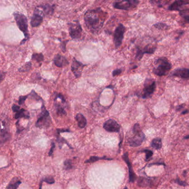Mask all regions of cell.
Returning a JSON list of instances; mask_svg holds the SVG:
<instances>
[{
  "label": "cell",
  "mask_w": 189,
  "mask_h": 189,
  "mask_svg": "<svg viewBox=\"0 0 189 189\" xmlns=\"http://www.w3.org/2000/svg\"><path fill=\"white\" fill-rule=\"evenodd\" d=\"M107 16L108 14L101 8L89 9L84 15L85 25L92 33H97L103 27Z\"/></svg>",
  "instance_id": "1"
},
{
  "label": "cell",
  "mask_w": 189,
  "mask_h": 189,
  "mask_svg": "<svg viewBox=\"0 0 189 189\" xmlns=\"http://www.w3.org/2000/svg\"><path fill=\"white\" fill-rule=\"evenodd\" d=\"M14 16L19 29L22 32L25 37L24 40L21 42V45H22L25 43L29 37L28 29V19L24 14H21L18 12H14Z\"/></svg>",
  "instance_id": "2"
},
{
  "label": "cell",
  "mask_w": 189,
  "mask_h": 189,
  "mask_svg": "<svg viewBox=\"0 0 189 189\" xmlns=\"http://www.w3.org/2000/svg\"><path fill=\"white\" fill-rule=\"evenodd\" d=\"M155 67L153 69V73L158 76H165L171 68V64L165 57L158 59L155 62Z\"/></svg>",
  "instance_id": "3"
},
{
  "label": "cell",
  "mask_w": 189,
  "mask_h": 189,
  "mask_svg": "<svg viewBox=\"0 0 189 189\" xmlns=\"http://www.w3.org/2000/svg\"><path fill=\"white\" fill-rule=\"evenodd\" d=\"M51 123V118L50 117L49 113L46 109L44 104L42 107V112L38 118L36 126L39 128H48L49 127Z\"/></svg>",
  "instance_id": "4"
},
{
  "label": "cell",
  "mask_w": 189,
  "mask_h": 189,
  "mask_svg": "<svg viewBox=\"0 0 189 189\" xmlns=\"http://www.w3.org/2000/svg\"><path fill=\"white\" fill-rule=\"evenodd\" d=\"M67 106V102L64 97L61 93L55 94L54 97V107L57 113L59 115H65L67 112L65 110V108Z\"/></svg>",
  "instance_id": "5"
},
{
  "label": "cell",
  "mask_w": 189,
  "mask_h": 189,
  "mask_svg": "<svg viewBox=\"0 0 189 189\" xmlns=\"http://www.w3.org/2000/svg\"><path fill=\"white\" fill-rule=\"evenodd\" d=\"M69 31L70 36L74 40H79L81 38L82 32V28L81 25L78 21H75L74 23H68Z\"/></svg>",
  "instance_id": "6"
},
{
  "label": "cell",
  "mask_w": 189,
  "mask_h": 189,
  "mask_svg": "<svg viewBox=\"0 0 189 189\" xmlns=\"http://www.w3.org/2000/svg\"><path fill=\"white\" fill-rule=\"evenodd\" d=\"M140 4L137 0H125L116 2L113 4V7L116 9L130 10L134 9Z\"/></svg>",
  "instance_id": "7"
},
{
  "label": "cell",
  "mask_w": 189,
  "mask_h": 189,
  "mask_svg": "<svg viewBox=\"0 0 189 189\" xmlns=\"http://www.w3.org/2000/svg\"><path fill=\"white\" fill-rule=\"evenodd\" d=\"M126 32V27L122 23H120L116 27L114 32L113 41L115 48H118L122 44V41L124 38V35Z\"/></svg>",
  "instance_id": "8"
},
{
  "label": "cell",
  "mask_w": 189,
  "mask_h": 189,
  "mask_svg": "<svg viewBox=\"0 0 189 189\" xmlns=\"http://www.w3.org/2000/svg\"><path fill=\"white\" fill-rule=\"evenodd\" d=\"M156 88V83L154 79H147L144 84L142 98L147 99L150 98Z\"/></svg>",
  "instance_id": "9"
},
{
  "label": "cell",
  "mask_w": 189,
  "mask_h": 189,
  "mask_svg": "<svg viewBox=\"0 0 189 189\" xmlns=\"http://www.w3.org/2000/svg\"><path fill=\"white\" fill-rule=\"evenodd\" d=\"M11 138L8 123L5 120L0 122V144H4Z\"/></svg>",
  "instance_id": "10"
},
{
  "label": "cell",
  "mask_w": 189,
  "mask_h": 189,
  "mask_svg": "<svg viewBox=\"0 0 189 189\" xmlns=\"http://www.w3.org/2000/svg\"><path fill=\"white\" fill-rule=\"evenodd\" d=\"M44 14L41 9H36L34 10L31 21V27H37L39 26L43 21Z\"/></svg>",
  "instance_id": "11"
},
{
  "label": "cell",
  "mask_w": 189,
  "mask_h": 189,
  "mask_svg": "<svg viewBox=\"0 0 189 189\" xmlns=\"http://www.w3.org/2000/svg\"><path fill=\"white\" fill-rule=\"evenodd\" d=\"M145 139L144 133L140 131L138 133H135L134 136L128 140L129 145L132 147H137L140 146Z\"/></svg>",
  "instance_id": "12"
},
{
  "label": "cell",
  "mask_w": 189,
  "mask_h": 189,
  "mask_svg": "<svg viewBox=\"0 0 189 189\" xmlns=\"http://www.w3.org/2000/svg\"><path fill=\"white\" fill-rule=\"evenodd\" d=\"M85 64L78 61L75 58H73L72 65V71L77 78H80L82 74V70L85 67Z\"/></svg>",
  "instance_id": "13"
},
{
  "label": "cell",
  "mask_w": 189,
  "mask_h": 189,
  "mask_svg": "<svg viewBox=\"0 0 189 189\" xmlns=\"http://www.w3.org/2000/svg\"><path fill=\"white\" fill-rule=\"evenodd\" d=\"M155 50H156L155 47L152 46L150 45H146L145 47H144V48L137 47L135 58L138 60H140L142 58L143 55L145 53L153 54V53L155 51Z\"/></svg>",
  "instance_id": "14"
},
{
  "label": "cell",
  "mask_w": 189,
  "mask_h": 189,
  "mask_svg": "<svg viewBox=\"0 0 189 189\" xmlns=\"http://www.w3.org/2000/svg\"><path fill=\"white\" fill-rule=\"evenodd\" d=\"M104 129L108 132H119L120 131V126L116 120L109 119L104 124Z\"/></svg>",
  "instance_id": "15"
},
{
  "label": "cell",
  "mask_w": 189,
  "mask_h": 189,
  "mask_svg": "<svg viewBox=\"0 0 189 189\" xmlns=\"http://www.w3.org/2000/svg\"><path fill=\"white\" fill-rule=\"evenodd\" d=\"M123 159L125 160V162L127 164L128 167V170H129V180L130 182L131 183H133L135 179H136V176L133 172V169H132V166L131 164V162L130 161V159L128 158V155L127 153L124 154L123 155Z\"/></svg>",
  "instance_id": "16"
},
{
  "label": "cell",
  "mask_w": 189,
  "mask_h": 189,
  "mask_svg": "<svg viewBox=\"0 0 189 189\" xmlns=\"http://www.w3.org/2000/svg\"><path fill=\"white\" fill-rule=\"evenodd\" d=\"M54 64L58 67L62 68L68 66L69 62L65 57L60 54H57L53 59Z\"/></svg>",
  "instance_id": "17"
},
{
  "label": "cell",
  "mask_w": 189,
  "mask_h": 189,
  "mask_svg": "<svg viewBox=\"0 0 189 189\" xmlns=\"http://www.w3.org/2000/svg\"><path fill=\"white\" fill-rule=\"evenodd\" d=\"M173 76L179 77L183 79L189 78V69L185 68H178L171 73Z\"/></svg>",
  "instance_id": "18"
},
{
  "label": "cell",
  "mask_w": 189,
  "mask_h": 189,
  "mask_svg": "<svg viewBox=\"0 0 189 189\" xmlns=\"http://www.w3.org/2000/svg\"><path fill=\"white\" fill-rule=\"evenodd\" d=\"M188 4H189V0H178L170 5L168 7V9L170 11L179 10L183 6Z\"/></svg>",
  "instance_id": "19"
},
{
  "label": "cell",
  "mask_w": 189,
  "mask_h": 189,
  "mask_svg": "<svg viewBox=\"0 0 189 189\" xmlns=\"http://www.w3.org/2000/svg\"><path fill=\"white\" fill-rule=\"evenodd\" d=\"M39 7L42 9V11L44 14V15H50L54 13V5L45 4L41 5Z\"/></svg>",
  "instance_id": "20"
},
{
  "label": "cell",
  "mask_w": 189,
  "mask_h": 189,
  "mask_svg": "<svg viewBox=\"0 0 189 189\" xmlns=\"http://www.w3.org/2000/svg\"><path fill=\"white\" fill-rule=\"evenodd\" d=\"M75 119L77 122L78 126L80 128H84L85 127L87 124V120L86 118L81 113L77 114Z\"/></svg>",
  "instance_id": "21"
},
{
  "label": "cell",
  "mask_w": 189,
  "mask_h": 189,
  "mask_svg": "<svg viewBox=\"0 0 189 189\" xmlns=\"http://www.w3.org/2000/svg\"><path fill=\"white\" fill-rule=\"evenodd\" d=\"M21 184V181L18 179L17 177H14L9 182L6 189H17Z\"/></svg>",
  "instance_id": "22"
},
{
  "label": "cell",
  "mask_w": 189,
  "mask_h": 189,
  "mask_svg": "<svg viewBox=\"0 0 189 189\" xmlns=\"http://www.w3.org/2000/svg\"><path fill=\"white\" fill-rule=\"evenodd\" d=\"M21 118H24L25 119H29L30 118L29 113L24 109H20V110H19L15 114V119H17Z\"/></svg>",
  "instance_id": "23"
},
{
  "label": "cell",
  "mask_w": 189,
  "mask_h": 189,
  "mask_svg": "<svg viewBox=\"0 0 189 189\" xmlns=\"http://www.w3.org/2000/svg\"><path fill=\"white\" fill-rule=\"evenodd\" d=\"M152 184V180L145 178L140 177L138 180V185L140 187H148L150 186V185Z\"/></svg>",
  "instance_id": "24"
},
{
  "label": "cell",
  "mask_w": 189,
  "mask_h": 189,
  "mask_svg": "<svg viewBox=\"0 0 189 189\" xmlns=\"http://www.w3.org/2000/svg\"><path fill=\"white\" fill-rule=\"evenodd\" d=\"M151 146L155 149H160L162 146V140L160 138H155L153 139L151 143Z\"/></svg>",
  "instance_id": "25"
},
{
  "label": "cell",
  "mask_w": 189,
  "mask_h": 189,
  "mask_svg": "<svg viewBox=\"0 0 189 189\" xmlns=\"http://www.w3.org/2000/svg\"><path fill=\"white\" fill-rule=\"evenodd\" d=\"M31 59L38 63H41L44 60V56L42 53H34L31 56Z\"/></svg>",
  "instance_id": "26"
},
{
  "label": "cell",
  "mask_w": 189,
  "mask_h": 189,
  "mask_svg": "<svg viewBox=\"0 0 189 189\" xmlns=\"http://www.w3.org/2000/svg\"><path fill=\"white\" fill-rule=\"evenodd\" d=\"M112 159L111 158H107V157H90L88 160H86L85 163H92V162H97L99 160H112Z\"/></svg>",
  "instance_id": "27"
},
{
  "label": "cell",
  "mask_w": 189,
  "mask_h": 189,
  "mask_svg": "<svg viewBox=\"0 0 189 189\" xmlns=\"http://www.w3.org/2000/svg\"><path fill=\"white\" fill-rule=\"evenodd\" d=\"M31 67V62H28L23 65L21 67L18 69V71L19 72H26L29 71Z\"/></svg>",
  "instance_id": "28"
},
{
  "label": "cell",
  "mask_w": 189,
  "mask_h": 189,
  "mask_svg": "<svg viewBox=\"0 0 189 189\" xmlns=\"http://www.w3.org/2000/svg\"><path fill=\"white\" fill-rule=\"evenodd\" d=\"M154 26L159 30H165L168 28V26L163 23H157L154 25Z\"/></svg>",
  "instance_id": "29"
},
{
  "label": "cell",
  "mask_w": 189,
  "mask_h": 189,
  "mask_svg": "<svg viewBox=\"0 0 189 189\" xmlns=\"http://www.w3.org/2000/svg\"><path fill=\"white\" fill-rule=\"evenodd\" d=\"M64 168L66 170H70L72 168V162L70 160H67L64 162Z\"/></svg>",
  "instance_id": "30"
},
{
  "label": "cell",
  "mask_w": 189,
  "mask_h": 189,
  "mask_svg": "<svg viewBox=\"0 0 189 189\" xmlns=\"http://www.w3.org/2000/svg\"><path fill=\"white\" fill-rule=\"evenodd\" d=\"M43 181H44L46 183H48L49 184H53L55 183V180L53 177L52 176H48L46 177L44 179L42 180Z\"/></svg>",
  "instance_id": "31"
},
{
  "label": "cell",
  "mask_w": 189,
  "mask_h": 189,
  "mask_svg": "<svg viewBox=\"0 0 189 189\" xmlns=\"http://www.w3.org/2000/svg\"><path fill=\"white\" fill-rule=\"evenodd\" d=\"M143 152H144L145 153V155H146V160H148L149 159H150V158H151L153 155V152L151 151V150H144L143 151Z\"/></svg>",
  "instance_id": "32"
},
{
  "label": "cell",
  "mask_w": 189,
  "mask_h": 189,
  "mask_svg": "<svg viewBox=\"0 0 189 189\" xmlns=\"http://www.w3.org/2000/svg\"><path fill=\"white\" fill-rule=\"evenodd\" d=\"M28 97V95H24V96H21L19 98V100H18V104L19 105H22L24 103L25 100H26V99L27 98V97Z\"/></svg>",
  "instance_id": "33"
},
{
  "label": "cell",
  "mask_w": 189,
  "mask_h": 189,
  "mask_svg": "<svg viewBox=\"0 0 189 189\" xmlns=\"http://www.w3.org/2000/svg\"><path fill=\"white\" fill-rule=\"evenodd\" d=\"M69 41H63V42L61 43L60 47L61 48L62 50L63 51V52H66V44Z\"/></svg>",
  "instance_id": "34"
},
{
  "label": "cell",
  "mask_w": 189,
  "mask_h": 189,
  "mask_svg": "<svg viewBox=\"0 0 189 189\" xmlns=\"http://www.w3.org/2000/svg\"><path fill=\"white\" fill-rule=\"evenodd\" d=\"M122 71L121 69H116L114 70L112 72L113 77H115L117 76H119L121 73Z\"/></svg>",
  "instance_id": "35"
},
{
  "label": "cell",
  "mask_w": 189,
  "mask_h": 189,
  "mask_svg": "<svg viewBox=\"0 0 189 189\" xmlns=\"http://www.w3.org/2000/svg\"><path fill=\"white\" fill-rule=\"evenodd\" d=\"M55 147V144H54V143H52V146H51V148H50L49 152V156H52V154H53V152H54Z\"/></svg>",
  "instance_id": "36"
},
{
  "label": "cell",
  "mask_w": 189,
  "mask_h": 189,
  "mask_svg": "<svg viewBox=\"0 0 189 189\" xmlns=\"http://www.w3.org/2000/svg\"><path fill=\"white\" fill-rule=\"evenodd\" d=\"M20 109H21L20 107L16 104H14L12 107V109L14 112H17L19 110H20Z\"/></svg>",
  "instance_id": "37"
},
{
  "label": "cell",
  "mask_w": 189,
  "mask_h": 189,
  "mask_svg": "<svg viewBox=\"0 0 189 189\" xmlns=\"http://www.w3.org/2000/svg\"><path fill=\"white\" fill-rule=\"evenodd\" d=\"M176 183L178 184L181 185V186H186V183L185 182L183 181H181V180H179V179H177V180H176Z\"/></svg>",
  "instance_id": "38"
},
{
  "label": "cell",
  "mask_w": 189,
  "mask_h": 189,
  "mask_svg": "<svg viewBox=\"0 0 189 189\" xmlns=\"http://www.w3.org/2000/svg\"><path fill=\"white\" fill-rule=\"evenodd\" d=\"M5 77V73L0 72V83L4 81Z\"/></svg>",
  "instance_id": "39"
},
{
  "label": "cell",
  "mask_w": 189,
  "mask_h": 189,
  "mask_svg": "<svg viewBox=\"0 0 189 189\" xmlns=\"http://www.w3.org/2000/svg\"><path fill=\"white\" fill-rule=\"evenodd\" d=\"M57 131L59 134L60 133H64V132H70V131L69 130H65V129H57Z\"/></svg>",
  "instance_id": "40"
},
{
  "label": "cell",
  "mask_w": 189,
  "mask_h": 189,
  "mask_svg": "<svg viewBox=\"0 0 189 189\" xmlns=\"http://www.w3.org/2000/svg\"><path fill=\"white\" fill-rule=\"evenodd\" d=\"M188 113H189V110H185L182 113V114H186Z\"/></svg>",
  "instance_id": "41"
},
{
  "label": "cell",
  "mask_w": 189,
  "mask_h": 189,
  "mask_svg": "<svg viewBox=\"0 0 189 189\" xmlns=\"http://www.w3.org/2000/svg\"><path fill=\"white\" fill-rule=\"evenodd\" d=\"M42 181H41V183H40V186H39V189H42Z\"/></svg>",
  "instance_id": "42"
},
{
  "label": "cell",
  "mask_w": 189,
  "mask_h": 189,
  "mask_svg": "<svg viewBox=\"0 0 189 189\" xmlns=\"http://www.w3.org/2000/svg\"><path fill=\"white\" fill-rule=\"evenodd\" d=\"M189 135H188V136H186V137H185V139H189Z\"/></svg>",
  "instance_id": "43"
},
{
  "label": "cell",
  "mask_w": 189,
  "mask_h": 189,
  "mask_svg": "<svg viewBox=\"0 0 189 189\" xmlns=\"http://www.w3.org/2000/svg\"><path fill=\"white\" fill-rule=\"evenodd\" d=\"M127 189V187H125V189Z\"/></svg>",
  "instance_id": "44"
}]
</instances>
